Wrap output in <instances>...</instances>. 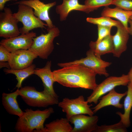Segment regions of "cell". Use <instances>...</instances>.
<instances>
[{
  "instance_id": "cell-1",
  "label": "cell",
  "mask_w": 132,
  "mask_h": 132,
  "mask_svg": "<svg viewBox=\"0 0 132 132\" xmlns=\"http://www.w3.org/2000/svg\"><path fill=\"white\" fill-rule=\"evenodd\" d=\"M96 75L92 69L79 64L69 65L52 72L55 82L64 86L93 90L98 85Z\"/></svg>"
},
{
  "instance_id": "cell-2",
  "label": "cell",
  "mask_w": 132,
  "mask_h": 132,
  "mask_svg": "<svg viewBox=\"0 0 132 132\" xmlns=\"http://www.w3.org/2000/svg\"><path fill=\"white\" fill-rule=\"evenodd\" d=\"M54 112L52 107L43 110L27 109L22 115L19 117L15 129L18 132H41L45 121Z\"/></svg>"
},
{
  "instance_id": "cell-3",
  "label": "cell",
  "mask_w": 132,
  "mask_h": 132,
  "mask_svg": "<svg viewBox=\"0 0 132 132\" xmlns=\"http://www.w3.org/2000/svg\"><path fill=\"white\" fill-rule=\"evenodd\" d=\"M19 94L28 105L34 107L46 108L58 104V98L45 93L43 91H39L33 87L26 86L19 89Z\"/></svg>"
},
{
  "instance_id": "cell-4",
  "label": "cell",
  "mask_w": 132,
  "mask_h": 132,
  "mask_svg": "<svg viewBox=\"0 0 132 132\" xmlns=\"http://www.w3.org/2000/svg\"><path fill=\"white\" fill-rule=\"evenodd\" d=\"M48 33H42L33 39V43L29 49L41 58L46 59L54 48L53 41L59 35L60 31L56 27L47 30Z\"/></svg>"
},
{
  "instance_id": "cell-5",
  "label": "cell",
  "mask_w": 132,
  "mask_h": 132,
  "mask_svg": "<svg viewBox=\"0 0 132 132\" xmlns=\"http://www.w3.org/2000/svg\"><path fill=\"white\" fill-rule=\"evenodd\" d=\"M18 4L17 12L13 13L12 15L23 24V27L19 29L21 34L28 33L35 28L46 29L47 24L35 16L32 8L24 4Z\"/></svg>"
},
{
  "instance_id": "cell-6",
  "label": "cell",
  "mask_w": 132,
  "mask_h": 132,
  "mask_svg": "<svg viewBox=\"0 0 132 132\" xmlns=\"http://www.w3.org/2000/svg\"><path fill=\"white\" fill-rule=\"evenodd\" d=\"M88 103L85 101L82 95L79 96L74 99L64 98L59 102L58 106L66 113V118L68 120L72 116L80 114H86L89 116L93 115L94 114Z\"/></svg>"
},
{
  "instance_id": "cell-7",
  "label": "cell",
  "mask_w": 132,
  "mask_h": 132,
  "mask_svg": "<svg viewBox=\"0 0 132 132\" xmlns=\"http://www.w3.org/2000/svg\"><path fill=\"white\" fill-rule=\"evenodd\" d=\"M86 55V57L85 58L71 62L59 63L57 65L62 67L73 64L81 65L92 69L97 74L103 75L106 77L109 76L106 68L111 64V62L103 60L100 57L96 55L90 49L87 51Z\"/></svg>"
},
{
  "instance_id": "cell-8",
  "label": "cell",
  "mask_w": 132,
  "mask_h": 132,
  "mask_svg": "<svg viewBox=\"0 0 132 132\" xmlns=\"http://www.w3.org/2000/svg\"><path fill=\"white\" fill-rule=\"evenodd\" d=\"M130 82L128 74H123L120 77H110L98 85L92 93L87 98V101L88 103L97 104L98 100L103 95L120 86H125Z\"/></svg>"
},
{
  "instance_id": "cell-9",
  "label": "cell",
  "mask_w": 132,
  "mask_h": 132,
  "mask_svg": "<svg viewBox=\"0 0 132 132\" xmlns=\"http://www.w3.org/2000/svg\"><path fill=\"white\" fill-rule=\"evenodd\" d=\"M0 13V36L5 39L19 35L21 34L18 21L13 16L11 9L5 7Z\"/></svg>"
},
{
  "instance_id": "cell-10",
  "label": "cell",
  "mask_w": 132,
  "mask_h": 132,
  "mask_svg": "<svg viewBox=\"0 0 132 132\" xmlns=\"http://www.w3.org/2000/svg\"><path fill=\"white\" fill-rule=\"evenodd\" d=\"M36 33L32 31L18 36L2 40L1 45L11 52L19 49H29L33 43V39L36 37Z\"/></svg>"
},
{
  "instance_id": "cell-11",
  "label": "cell",
  "mask_w": 132,
  "mask_h": 132,
  "mask_svg": "<svg viewBox=\"0 0 132 132\" xmlns=\"http://www.w3.org/2000/svg\"><path fill=\"white\" fill-rule=\"evenodd\" d=\"M15 4H24L32 8L35 16L46 22L47 30L55 27L49 17V11L51 8L55 5L56 2L45 4L39 0H22L16 2Z\"/></svg>"
},
{
  "instance_id": "cell-12",
  "label": "cell",
  "mask_w": 132,
  "mask_h": 132,
  "mask_svg": "<svg viewBox=\"0 0 132 132\" xmlns=\"http://www.w3.org/2000/svg\"><path fill=\"white\" fill-rule=\"evenodd\" d=\"M37 57L29 49H19L11 53L8 62L11 69H21L31 65Z\"/></svg>"
},
{
  "instance_id": "cell-13",
  "label": "cell",
  "mask_w": 132,
  "mask_h": 132,
  "mask_svg": "<svg viewBox=\"0 0 132 132\" xmlns=\"http://www.w3.org/2000/svg\"><path fill=\"white\" fill-rule=\"evenodd\" d=\"M98 120L96 115L87 116L80 114L72 116L69 121L74 125L72 132H95L99 126Z\"/></svg>"
},
{
  "instance_id": "cell-14",
  "label": "cell",
  "mask_w": 132,
  "mask_h": 132,
  "mask_svg": "<svg viewBox=\"0 0 132 132\" xmlns=\"http://www.w3.org/2000/svg\"><path fill=\"white\" fill-rule=\"evenodd\" d=\"M117 27L116 33L112 35L113 47L112 54L114 56L119 57L127 49L129 34L128 30L121 22Z\"/></svg>"
},
{
  "instance_id": "cell-15",
  "label": "cell",
  "mask_w": 132,
  "mask_h": 132,
  "mask_svg": "<svg viewBox=\"0 0 132 132\" xmlns=\"http://www.w3.org/2000/svg\"><path fill=\"white\" fill-rule=\"evenodd\" d=\"M51 65V61H47L44 67L35 69L34 74L39 77L42 80L44 87L43 92L58 98L53 88V85L55 81L52 77Z\"/></svg>"
},
{
  "instance_id": "cell-16",
  "label": "cell",
  "mask_w": 132,
  "mask_h": 132,
  "mask_svg": "<svg viewBox=\"0 0 132 132\" xmlns=\"http://www.w3.org/2000/svg\"><path fill=\"white\" fill-rule=\"evenodd\" d=\"M127 94V91L122 93H119L116 92L114 88L109 92L107 94L100 97L99 102L92 109L95 113L101 109L110 106L122 109L123 105V104L120 103V101Z\"/></svg>"
},
{
  "instance_id": "cell-17",
  "label": "cell",
  "mask_w": 132,
  "mask_h": 132,
  "mask_svg": "<svg viewBox=\"0 0 132 132\" xmlns=\"http://www.w3.org/2000/svg\"><path fill=\"white\" fill-rule=\"evenodd\" d=\"M74 10L90 12L87 6L79 4L78 0H63L62 4L57 6L55 9L56 13L59 15L60 21H62L66 20L69 13Z\"/></svg>"
},
{
  "instance_id": "cell-18",
  "label": "cell",
  "mask_w": 132,
  "mask_h": 132,
  "mask_svg": "<svg viewBox=\"0 0 132 132\" xmlns=\"http://www.w3.org/2000/svg\"><path fill=\"white\" fill-rule=\"evenodd\" d=\"M18 95L19 88L11 93H3L2 101L4 108L9 114L20 117L23 114L24 112L20 108L17 101V98Z\"/></svg>"
},
{
  "instance_id": "cell-19",
  "label": "cell",
  "mask_w": 132,
  "mask_h": 132,
  "mask_svg": "<svg viewBox=\"0 0 132 132\" xmlns=\"http://www.w3.org/2000/svg\"><path fill=\"white\" fill-rule=\"evenodd\" d=\"M89 45L90 49L97 56L100 57L101 55L107 54L112 53V35H109L98 42L91 41Z\"/></svg>"
},
{
  "instance_id": "cell-20",
  "label": "cell",
  "mask_w": 132,
  "mask_h": 132,
  "mask_svg": "<svg viewBox=\"0 0 132 132\" xmlns=\"http://www.w3.org/2000/svg\"><path fill=\"white\" fill-rule=\"evenodd\" d=\"M102 16L112 18L118 19L128 30V23L130 17L132 16V11H128L116 7L113 8L105 7L102 11Z\"/></svg>"
},
{
  "instance_id": "cell-21",
  "label": "cell",
  "mask_w": 132,
  "mask_h": 132,
  "mask_svg": "<svg viewBox=\"0 0 132 132\" xmlns=\"http://www.w3.org/2000/svg\"><path fill=\"white\" fill-rule=\"evenodd\" d=\"M127 87V94L123 104L124 113L123 114L119 111L116 112V114L120 118V121L127 128L129 127L130 125V115L132 108V85L129 83Z\"/></svg>"
},
{
  "instance_id": "cell-22",
  "label": "cell",
  "mask_w": 132,
  "mask_h": 132,
  "mask_svg": "<svg viewBox=\"0 0 132 132\" xmlns=\"http://www.w3.org/2000/svg\"><path fill=\"white\" fill-rule=\"evenodd\" d=\"M45 126L41 132H72L73 128L66 118L56 119Z\"/></svg>"
},
{
  "instance_id": "cell-23",
  "label": "cell",
  "mask_w": 132,
  "mask_h": 132,
  "mask_svg": "<svg viewBox=\"0 0 132 132\" xmlns=\"http://www.w3.org/2000/svg\"><path fill=\"white\" fill-rule=\"evenodd\" d=\"M35 67V65L32 64L26 68L19 70L5 69L4 71L6 74H12L15 76L18 81L16 87L19 89L22 87V83L25 78L34 74Z\"/></svg>"
},
{
  "instance_id": "cell-24",
  "label": "cell",
  "mask_w": 132,
  "mask_h": 132,
  "mask_svg": "<svg viewBox=\"0 0 132 132\" xmlns=\"http://www.w3.org/2000/svg\"><path fill=\"white\" fill-rule=\"evenodd\" d=\"M86 21L89 23L98 25L112 27H116L121 23L119 21L113 20L110 18L102 16L99 18L88 17Z\"/></svg>"
},
{
  "instance_id": "cell-25",
  "label": "cell",
  "mask_w": 132,
  "mask_h": 132,
  "mask_svg": "<svg viewBox=\"0 0 132 132\" xmlns=\"http://www.w3.org/2000/svg\"><path fill=\"white\" fill-rule=\"evenodd\" d=\"M127 128L121 121L112 125L98 126L95 132H126Z\"/></svg>"
},
{
  "instance_id": "cell-26",
  "label": "cell",
  "mask_w": 132,
  "mask_h": 132,
  "mask_svg": "<svg viewBox=\"0 0 132 132\" xmlns=\"http://www.w3.org/2000/svg\"><path fill=\"white\" fill-rule=\"evenodd\" d=\"M113 0H86L85 5L88 7L90 12L102 7L108 6L112 5Z\"/></svg>"
},
{
  "instance_id": "cell-27",
  "label": "cell",
  "mask_w": 132,
  "mask_h": 132,
  "mask_svg": "<svg viewBox=\"0 0 132 132\" xmlns=\"http://www.w3.org/2000/svg\"><path fill=\"white\" fill-rule=\"evenodd\" d=\"M112 5L125 10L132 11V0H113Z\"/></svg>"
},
{
  "instance_id": "cell-28",
  "label": "cell",
  "mask_w": 132,
  "mask_h": 132,
  "mask_svg": "<svg viewBox=\"0 0 132 132\" xmlns=\"http://www.w3.org/2000/svg\"><path fill=\"white\" fill-rule=\"evenodd\" d=\"M98 37L96 41L98 42L110 34L112 27L98 25Z\"/></svg>"
},
{
  "instance_id": "cell-29",
  "label": "cell",
  "mask_w": 132,
  "mask_h": 132,
  "mask_svg": "<svg viewBox=\"0 0 132 132\" xmlns=\"http://www.w3.org/2000/svg\"><path fill=\"white\" fill-rule=\"evenodd\" d=\"M11 52L3 46L0 45V61L8 62Z\"/></svg>"
},
{
  "instance_id": "cell-30",
  "label": "cell",
  "mask_w": 132,
  "mask_h": 132,
  "mask_svg": "<svg viewBox=\"0 0 132 132\" xmlns=\"http://www.w3.org/2000/svg\"><path fill=\"white\" fill-rule=\"evenodd\" d=\"M11 0L17 1V0H0V10L1 11L3 10L6 3Z\"/></svg>"
},
{
  "instance_id": "cell-31",
  "label": "cell",
  "mask_w": 132,
  "mask_h": 132,
  "mask_svg": "<svg viewBox=\"0 0 132 132\" xmlns=\"http://www.w3.org/2000/svg\"><path fill=\"white\" fill-rule=\"evenodd\" d=\"M3 67H6L9 69H11L8 62L0 61V68H1Z\"/></svg>"
},
{
  "instance_id": "cell-32",
  "label": "cell",
  "mask_w": 132,
  "mask_h": 132,
  "mask_svg": "<svg viewBox=\"0 0 132 132\" xmlns=\"http://www.w3.org/2000/svg\"><path fill=\"white\" fill-rule=\"evenodd\" d=\"M128 23L130 24L129 27H128V31L129 34L132 35V21L129 19Z\"/></svg>"
},
{
  "instance_id": "cell-33",
  "label": "cell",
  "mask_w": 132,
  "mask_h": 132,
  "mask_svg": "<svg viewBox=\"0 0 132 132\" xmlns=\"http://www.w3.org/2000/svg\"><path fill=\"white\" fill-rule=\"evenodd\" d=\"M128 75L130 80L129 83L132 85V67L130 69Z\"/></svg>"
},
{
  "instance_id": "cell-34",
  "label": "cell",
  "mask_w": 132,
  "mask_h": 132,
  "mask_svg": "<svg viewBox=\"0 0 132 132\" xmlns=\"http://www.w3.org/2000/svg\"><path fill=\"white\" fill-rule=\"evenodd\" d=\"M130 19L132 21V16L130 17Z\"/></svg>"
},
{
  "instance_id": "cell-35",
  "label": "cell",
  "mask_w": 132,
  "mask_h": 132,
  "mask_svg": "<svg viewBox=\"0 0 132 132\" xmlns=\"http://www.w3.org/2000/svg\"></svg>"
}]
</instances>
